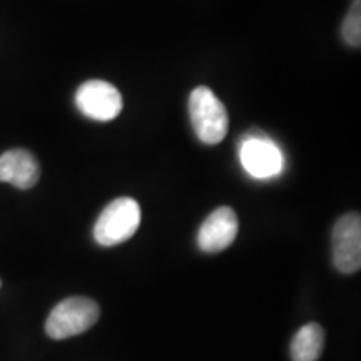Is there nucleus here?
Here are the masks:
<instances>
[{"instance_id":"39448f33","label":"nucleus","mask_w":361,"mask_h":361,"mask_svg":"<svg viewBox=\"0 0 361 361\" xmlns=\"http://www.w3.org/2000/svg\"><path fill=\"white\" fill-rule=\"evenodd\" d=\"M75 106L94 121H112L123 111V96L106 80H87L75 92Z\"/></svg>"},{"instance_id":"1a4fd4ad","label":"nucleus","mask_w":361,"mask_h":361,"mask_svg":"<svg viewBox=\"0 0 361 361\" xmlns=\"http://www.w3.org/2000/svg\"><path fill=\"white\" fill-rule=\"evenodd\" d=\"M324 348V329L318 323H308L291 341L293 361H318Z\"/></svg>"},{"instance_id":"7ed1b4c3","label":"nucleus","mask_w":361,"mask_h":361,"mask_svg":"<svg viewBox=\"0 0 361 361\" xmlns=\"http://www.w3.org/2000/svg\"><path fill=\"white\" fill-rule=\"evenodd\" d=\"M101 308L94 300L72 296L61 301L45 322V333L54 340L78 336L97 323Z\"/></svg>"},{"instance_id":"20e7f679","label":"nucleus","mask_w":361,"mask_h":361,"mask_svg":"<svg viewBox=\"0 0 361 361\" xmlns=\"http://www.w3.org/2000/svg\"><path fill=\"white\" fill-rule=\"evenodd\" d=\"M333 263L343 274L361 268V218L358 213L341 216L333 228Z\"/></svg>"},{"instance_id":"f03ea898","label":"nucleus","mask_w":361,"mask_h":361,"mask_svg":"<svg viewBox=\"0 0 361 361\" xmlns=\"http://www.w3.org/2000/svg\"><path fill=\"white\" fill-rule=\"evenodd\" d=\"M141 224V207L133 197H117L106 206L94 226V239L101 246H116L128 241Z\"/></svg>"},{"instance_id":"9d476101","label":"nucleus","mask_w":361,"mask_h":361,"mask_svg":"<svg viewBox=\"0 0 361 361\" xmlns=\"http://www.w3.org/2000/svg\"><path fill=\"white\" fill-rule=\"evenodd\" d=\"M341 35L348 45H353V47L361 45V0H353L351 4L348 16L343 22Z\"/></svg>"},{"instance_id":"f257e3e1","label":"nucleus","mask_w":361,"mask_h":361,"mask_svg":"<svg viewBox=\"0 0 361 361\" xmlns=\"http://www.w3.org/2000/svg\"><path fill=\"white\" fill-rule=\"evenodd\" d=\"M189 116L197 137L204 144L223 141L229 129V117L224 104L209 87H196L189 96Z\"/></svg>"},{"instance_id":"423d86ee","label":"nucleus","mask_w":361,"mask_h":361,"mask_svg":"<svg viewBox=\"0 0 361 361\" xmlns=\"http://www.w3.org/2000/svg\"><path fill=\"white\" fill-rule=\"evenodd\" d=\"M243 168L256 179L274 178L283 169V154L279 147L263 135H250L241 142L239 151Z\"/></svg>"},{"instance_id":"9b49d317","label":"nucleus","mask_w":361,"mask_h":361,"mask_svg":"<svg viewBox=\"0 0 361 361\" xmlns=\"http://www.w3.org/2000/svg\"><path fill=\"white\" fill-rule=\"evenodd\" d=\"M0 284H2V283H0Z\"/></svg>"},{"instance_id":"0eeeda50","label":"nucleus","mask_w":361,"mask_h":361,"mask_svg":"<svg viewBox=\"0 0 361 361\" xmlns=\"http://www.w3.org/2000/svg\"><path fill=\"white\" fill-rule=\"evenodd\" d=\"M238 236V216L231 207L223 206L207 216L197 233V246L204 252L228 250Z\"/></svg>"},{"instance_id":"6e6552de","label":"nucleus","mask_w":361,"mask_h":361,"mask_svg":"<svg viewBox=\"0 0 361 361\" xmlns=\"http://www.w3.org/2000/svg\"><path fill=\"white\" fill-rule=\"evenodd\" d=\"M40 178V166L32 152L12 149L0 156V183H8L19 189H30Z\"/></svg>"}]
</instances>
